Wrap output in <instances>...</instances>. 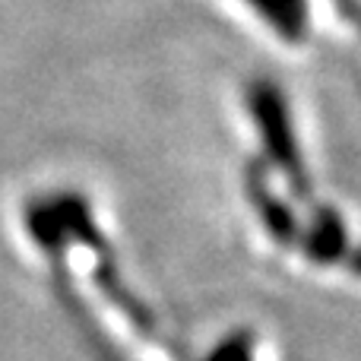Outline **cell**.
<instances>
[{"mask_svg": "<svg viewBox=\"0 0 361 361\" xmlns=\"http://www.w3.org/2000/svg\"><path fill=\"white\" fill-rule=\"evenodd\" d=\"M247 111L263 137L269 162L286 175L295 197L311 200V178H307L305 156H301L298 140H295L292 111H288V102L282 95V89L273 80H254L247 86Z\"/></svg>", "mask_w": 361, "mask_h": 361, "instance_id": "6da1fadb", "label": "cell"}, {"mask_svg": "<svg viewBox=\"0 0 361 361\" xmlns=\"http://www.w3.org/2000/svg\"><path fill=\"white\" fill-rule=\"evenodd\" d=\"M244 190H247L250 206L257 209V216H260L263 228L269 231V238L276 244H282V247H292L298 241V222H295L292 209L269 190L263 159H250L247 162V169H244Z\"/></svg>", "mask_w": 361, "mask_h": 361, "instance_id": "7a4b0ae2", "label": "cell"}, {"mask_svg": "<svg viewBox=\"0 0 361 361\" xmlns=\"http://www.w3.org/2000/svg\"><path fill=\"white\" fill-rule=\"evenodd\" d=\"M298 238H301V250H305V257L311 263H324L326 267V263H336L349 254L345 225H343V219H339V212L330 209V206H320V209L314 212L307 231Z\"/></svg>", "mask_w": 361, "mask_h": 361, "instance_id": "3957f363", "label": "cell"}, {"mask_svg": "<svg viewBox=\"0 0 361 361\" xmlns=\"http://www.w3.org/2000/svg\"><path fill=\"white\" fill-rule=\"evenodd\" d=\"M286 42H301L307 32V4L305 0H247Z\"/></svg>", "mask_w": 361, "mask_h": 361, "instance_id": "277c9868", "label": "cell"}, {"mask_svg": "<svg viewBox=\"0 0 361 361\" xmlns=\"http://www.w3.org/2000/svg\"><path fill=\"white\" fill-rule=\"evenodd\" d=\"M203 361H254V333L247 330L231 333Z\"/></svg>", "mask_w": 361, "mask_h": 361, "instance_id": "5b68a950", "label": "cell"}, {"mask_svg": "<svg viewBox=\"0 0 361 361\" xmlns=\"http://www.w3.org/2000/svg\"><path fill=\"white\" fill-rule=\"evenodd\" d=\"M336 6H339V13H343L345 23L355 25L358 35H361V4L358 0H336Z\"/></svg>", "mask_w": 361, "mask_h": 361, "instance_id": "8992f818", "label": "cell"}, {"mask_svg": "<svg viewBox=\"0 0 361 361\" xmlns=\"http://www.w3.org/2000/svg\"><path fill=\"white\" fill-rule=\"evenodd\" d=\"M345 263H349V269L355 276H361V247H355L352 254H345Z\"/></svg>", "mask_w": 361, "mask_h": 361, "instance_id": "52a82bcc", "label": "cell"}]
</instances>
